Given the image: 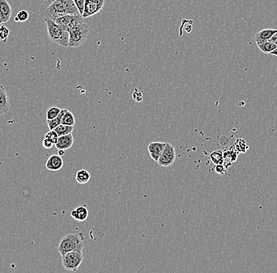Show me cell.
Masks as SVG:
<instances>
[{"label": "cell", "instance_id": "cell-12", "mask_svg": "<svg viewBox=\"0 0 277 273\" xmlns=\"http://www.w3.org/2000/svg\"><path fill=\"white\" fill-rule=\"evenodd\" d=\"M63 166V160L58 154H53L47 159L46 168L50 171H58Z\"/></svg>", "mask_w": 277, "mask_h": 273}, {"label": "cell", "instance_id": "cell-33", "mask_svg": "<svg viewBox=\"0 0 277 273\" xmlns=\"http://www.w3.org/2000/svg\"><path fill=\"white\" fill-rule=\"evenodd\" d=\"M270 55H273L277 56V48H276V49L274 50V51H273V52H272L271 53H270Z\"/></svg>", "mask_w": 277, "mask_h": 273}, {"label": "cell", "instance_id": "cell-2", "mask_svg": "<svg viewBox=\"0 0 277 273\" xmlns=\"http://www.w3.org/2000/svg\"><path fill=\"white\" fill-rule=\"evenodd\" d=\"M44 21L47 25L50 40L64 48H68L70 38L68 32L66 31L62 26H60L52 19H45Z\"/></svg>", "mask_w": 277, "mask_h": 273}, {"label": "cell", "instance_id": "cell-7", "mask_svg": "<svg viewBox=\"0 0 277 273\" xmlns=\"http://www.w3.org/2000/svg\"><path fill=\"white\" fill-rule=\"evenodd\" d=\"M104 4L105 0H85L83 18H87L96 15L103 10Z\"/></svg>", "mask_w": 277, "mask_h": 273}, {"label": "cell", "instance_id": "cell-32", "mask_svg": "<svg viewBox=\"0 0 277 273\" xmlns=\"http://www.w3.org/2000/svg\"><path fill=\"white\" fill-rule=\"evenodd\" d=\"M64 154H65V150H58V155H59V156H62Z\"/></svg>", "mask_w": 277, "mask_h": 273}, {"label": "cell", "instance_id": "cell-29", "mask_svg": "<svg viewBox=\"0 0 277 273\" xmlns=\"http://www.w3.org/2000/svg\"><path fill=\"white\" fill-rule=\"evenodd\" d=\"M132 98L136 102H142L143 101V94H142L141 91L136 89L132 93Z\"/></svg>", "mask_w": 277, "mask_h": 273}, {"label": "cell", "instance_id": "cell-24", "mask_svg": "<svg viewBox=\"0 0 277 273\" xmlns=\"http://www.w3.org/2000/svg\"><path fill=\"white\" fill-rule=\"evenodd\" d=\"M29 18V15L28 11H25V10H21V11H19L17 13L15 21L16 22H25V21H28Z\"/></svg>", "mask_w": 277, "mask_h": 273}, {"label": "cell", "instance_id": "cell-34", "mask_svg": "<svg viewBox=\"0 0 277 273\" xmlns=\"http://www.w3.org/2000/svg\"><path fill=\"white\" fill-rule=\"evenodd\" d=\"M0 24H1V18H0Z\"/></svg>", "mask_w": 277, "mask_h": 273}, {"label": "cell", "instance_id": "cell-30", "mask_svg": "<svg viewBox=\"0 0 277 273\" xmlns=\"http://www.w3.org/2000/svg\"><path fill=\"white\" fill-rule=\"evenodd\" d=\"M42 144H43V147L45 148V149H47V150L52 149V148L55 146V145H54L52 143L50 142L49 140H47V139H45V138L43 139V143H42Z\"/></svg>", "mask_w": 277, "mask_h": 273}, {"label": "cell", "instance_id": "cell-25", "mask_svg": "<svg viewBox=\"0 0 277 273\" xmlns=\"http://www.w3.org/2000/svg\"><path fill=\"white\" fill-rule=\"evenodd\" d=\"M10 35V29L8 27L0 24V41L6 42Z\"/></svg>", "mask_w": 277, "mask_h": 273}, {"label": "cell", "instance_id": "cell-35", "mask_svg": "<svg viewBox=\"0 0 277 273\" xmlns=\"http://www.w3.org/2000/svg\"><path fill=\"white\" fill-rule=\"evenodd\" d=\"M43 1H47V0H43Z\"/></svg>", "mask_w": 277, "mask_h": 273}, {"label": "cell", "instance_id": "cell-1", "mask_svg": "<svg viewBox=\"0 0 277 273\" xmlns=\"http://www.w3.org/2000/svg\"><path fill=\"white\" fill-rule=\"evenodd\" d=\"M78 9L73 0H52L48 4L40 7V15L44 20L55 19L68 15H79Z\"/></svg>", "mask_w": 277, "mask_h": 273}, {"label": "cell", "instance_id": "cell-31", "mask_svg": "<svg viewBox=\"0 0 277 273\" xmlns=\"http://www.w3.org/2000/svg\"><path fill=\"white\" fill-rule=\"evenodd\" d=\"M268 41L272 42V43H275L277 45V33H274Z\"/></svg>", "mask_w": 277, "mask_h": 273}, {"label": "cell", "instance_id": "cell-21", "mask_svg": "<svg viewBox=\"0 0 277 273\" xmlns=\"http://www.w3.org/2000/svg\"><path fill=\"white\" fill-rule=\"evenodd\" d=\"M235 150L238 153H245L248 150L249 146L246 144V140L243 139H237L234 144Z\"/></svg>", "mask_w": 277, "mask_h": 273}, {"label": "cell", "instance_id": "cell-9", "mask_svg": "<svg viewBox=\"0 0 277 273\" xmlns=\"http://www.w3.org/2000/svg\"><path fill=\"white\" fill-rule=\"evenodd\" d=\"M13 10L7 0H0V18L1 24L9 21L12 15Z\"/></svg>", "mask_w": 277, "mask_h": 273}, {"label": "cell", "instance_id": "cell-8", "mask_svg": "<svg viewBox=\"0 0 277 273\" xmlns=\"http://www.w3.org/2000/svg\"><path fill=\"white\" fill-rule=\"evenodd\" d=\"M10 100L6 89L0 84V116L5 115L10 110Z\"/></svg>", "mask_w": 277, "mask_h": 273}, {"label": "cell", "instance_id": "cell-20", "mask_svg": "<svg viewBox=\"0 0 277 273\" xmlns=\"http://www.w3.org/2000/svg\"><path fill=\"white\" fill-rule=\"evenodd\" d=\"M74 128V126H66V125L61 124L54 130L57 132L58 136H64V135H67V134L72 133Z\"/></svg>", "mask_w": 277, "mask_h": 273}, {"label": "cell", "instance_id": "cell-23", "mask_svg": "<svg viewBox=\"0 0 277 273\" xmlns=\"http://www.w3.org/2000/svg\"><path fill=\"white\" fill-rule=\"evenodd\" d=\"M61 110H62V109H60V108L57 107H50V108L47 109V113H46L47 120L54 119L55 117H57L59 114Z\"/></svg>", "mask_w": 277, "mask_h": 273}, {"label": "cell", "instance_id": "cell-3", "mask_svg": "<svg viewBox=\"0 0 277 273\" xmlns=\"http://www.w3.org/2000/svg\"><path fill=\"white\" fill-rule=\"evenodd\" d=\"M84 249L83 238L77 234H68L60 241L58 247V252L63 256L67 253L71 251H80L82 252Z\"/></svg>", "mask_w": 277, "mask_h": 273}, {"label": "cell", "instance_id": "cell-22", "mask_svg": "<svg viewBox=\"0 0 277 273\" xmlns=\"http://www.w3.org/2000/svg\"><path fill=\"white\" fill-rule=\"evenodd\" d=\"M62 124L66 126H74L76 124V119L72 112L67 110L62 117Z\"/></svg>", "mask_w": 277, "mask_h": 273}, {"label": "cell", "instance_id": "cell-17", "mask_svg": "<svg viewBox=\"0 0 277 273\" xmlns=\"http://www.w3.org/2000/svg\"><path fill=\"white\" fill-rule=\"evenodd\" d=\"M91 174L86 169H80L76 174V181L80 184L87 183L90 181Z\"/></svg>", "mask_w": 277, "mask_h": 273}, {"label": "cell", "instance_id": "cell-28", "mask_svg": "<svg viewBox=\"0 0 277 273\" xmlns=\"http://www.w3.org/2000/svg\"><path fill=\"white\" fill-rule=\"evenodd\" d=\"M226 167L224 166L223 164H215V168H214V170H215L216 173H218V174L224 175L226 172Z\"/></svg>", "mask_w": 277, "mask_h": 273}, {"label": "cell", "instance_id": "cell-14", "mask_svg": "<svg viewBox=\"0 0 277 273\" xmlns=\"http://www.w3.org/2000/svg\"><path fill=\"white\" fill-rule=\"evenodd\" d=\"M276 33H277V29H262V30L258 32V33H256V34H255V42H256L257 44H259V43H264V42L268 41V40L271 38L272 36Z\"/></svg>", "mask_w": 277, "mask_h": 273}, {"label": "cell", "instance_id": "cell-27", "mask_svg": "<svg viewBox=\"0 0 277 273\" xmlns=\"http://www.w3.org/2000/svg\"><path fill=\"white\" fill-rule=\"evenodd\" d=\"M74 3L76 5V8L78 9L79 13L82 15L84 11V5H85V0H73Z\"/></svg>", "mask_w": 277, "mask_h": 273}, {"label": "cell", "instance_id": "cell-18", "mask_svg": "<svg viewBox=\"0 0 277 273\" xmlns=\"http://www.w3.org/2000/svg\"><path fill=\"white\" fill-rule=\"evenodd\" d=\"M257 46H258V48H259V50H260L261 52L265 54H270L277 48V44L272 43V42L270 41L259 43V44H257Z\"/></svg>", "mask_w": 277, "mask_h": 273}, {"label": "cell", "instance_id": "cell-19", "mask_svg": "<svg viewBox=\"0 0 277 273\" xmlns=\"http://www.w3.org/2000/svg\"><path fill=\"white\" fill-rule=\"evenodd\" d=\"M209 158H210V160L214 164H218L224 163L223 151H222L221 150H214L209 155Z\"/></svg>", "mask_w": 277, "mask_h": 273}, {"label": "cell", "instance_id": "cell-26", "mask_svg": "<svg viewBox=\"0 0 277 273\" xmlns=\"http://www.w3.org/2000/svg\"><path fill=\"white\" fill-rule=\"evenodd\" d=\"M44 138L47 139V140H49L50 142L52 143L54 145H55L56 143L58 141V135L55 130H50V131L46 134Z\"/></svg>", "mask_w": 277, "mask_h": 273}, {"label": "cell", "instance_id": "cell-4", "mask_svg": "<svg viewBox=\"0 0 277 273\" xmlns=\"http://www.w3.org/2000/svg\"><path fill=\"white\" fill-rule=\"evenodd\" d=\"M89 27L85 23L74 28L69 32V47L78 48L85 42L89 35Z\"/></svg>", "mask_w": 277, "mask_h": 273}, {"label": "cell", "instance_id": "cell-15", "mask_svg": "<svg viewBox=\"0 0 277 273\" xmlns=\"http://www.w3.org/2000/svg\"><path fill=\"white\" fill-rule=\"evenodd\" d=\"M239 153L235 150L234 147L230 148L228 150H225L223 152V156H224V164L226 168H228L229 165L232 164V163L236 162L238 157Z\"/></svg>", "mask_w": 277, "mask_h": 273}, {"label": "cell", "instance_id": "cell-11", "mask_svg": "<svg viewBox=\"0 0 277 273\" xmlns=\"http://www.w3.org/2000/svg\"><path fill=\"white\" fill-rule=\"evenodd\" d=\"M165 145V142H151L148 145V150L153 160L158 162L162 150L164 149Z\"/></svg>", "mask_w": 277, "mask_h": 273}, {"label": "cell", "instance_id": "cell-13", "mask_svg": "<svg viewBox=\"0 0 277 273\" xmlns=\"http://www.w3.org/2000/svg\"><path fill=\"white\" fill-rule=\"evenodd\" d=\"M70 215L74 218V220L82 222L89 218V213L86 206L80 205L78 207H76V209L73 210L71 213H70Z\"/></svg>", "mask_w": 277, "mask_h": 273}, {"label": "cell", "instance_id": "cell-10", "mask_svg": "<svg viewBox=\"0 0 277 273\" xmlns=\"http://www.w3.org/2000/svg\"><path fill=\"white\" fill-rule=\"evenodd\" d=\"M74 139L72 133L58 136V141L56 143L55 147L58 150H69L74 145Z\"/></svg>", "mask_w": 277, "mask_h": 273}, {"label": "cell", "instance_id": "cell-16", "mask_svg": "<svg viewBox=\"0 0 277 273\" xmlns=\"http://www.w3.org/2000/svg\"><path fill=\"white\" fill-rule=\"evenodd\" d=\"M67 110H68L67 109H62L59 114L57 117H55L54 119L47 120V126L49 127L50 130L55 129L57 126L62 124V117Z\"/></svg>", "mask_w": 277, "mask_h": 273}, {"label": "cell", "instance_id": "cell-5", "mask_svg": "<svg viewBox=\"0 0 277 273\" xmlns=\"http://www.w3.org/2000/svg\"><path fill=\"white\" fill-rule=\"evenodd\" d=\"M62 257V266L72 272L77 271L84 260V255L80 251H71Z\"/></svg>", "mask_w": 277, "mask_h": 273}, {"label": "cell", "instance_id": "cell-6", "mask_svg": "<svg viewBox=\"0 0 277 273\" xmlns=\"http://www.w3.org/2000/svg\"><path fill=\"white\" fill-rule=\"evenodd\" d=\"M177 153L174 146L172 144L166 143L164 149L162 150L161 156L157 163L160 166L169 167L175 163Z\"/></svg>", "mask_w": 277, "mask_h": 273}]
</instances>
